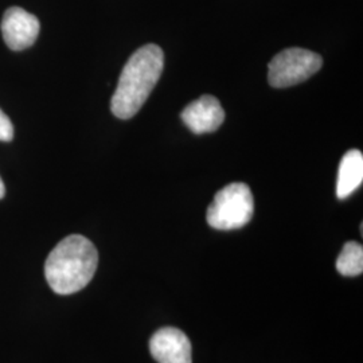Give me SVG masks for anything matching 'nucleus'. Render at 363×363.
<instances>
[{
    "instance_id": "f257e3e1",
    "label": "nucleus",
    "mask_w": 363,
    "mask_h": 363,
    "mask_svg": "<svg viewBox=\"0 0 363 363\" xmlns=\"http://www.w3.org/2000/svg\"><path fill=\"white\" fill-rule=\"evenodd\" d=\"M164 67V54L157 45H145L130 55L111 100L112 113L127 120L135 116L155 88Z\"/></svg>"
},
{
    "instance_id": "f03ea898",
    "label": "nucleus",
    "mask_w": 363,
    "mask_h": 363,
    "mask_svg": "<svg viewBox=\"0 0 363 363\" xmlns=\"http://www.w3.org/2000/svg\"><path fill=\"white\" fill-rule=\"evenodd\" d=\"M97 265L96 247L86 237L72 234L50 252L45 264V276L55 294L72 295L91 283Z\"/></svg>"
},
{
    "instance_id": "7ed1b4c3",
    "label": "nucleus",
    "mask_w": 363,
    "mask_h": 363,
    "mask_svg": "<svg viewBox=\"0 0 363 363\" xmlns=\"http://www.w3.org/2000/svg\"><path fill=\"white\" fill-rule=\"evenodd\" d=\"M253 194L245 183H232L220 190L206 213L208 223L217 230H234L253 217Z\"/></svg>"
},
{
    "instance_id": "20e7f679",
    "label": "nucleus",
    "mask_w": 363,
    "mask_h": 363,
    "mask_svg": "<svg viewBox=\"0 0 363 363\" xmlns=\"http://www.w3.org/2000/svg\"><path fill=\"white\" fill-rule=\"evenodd\" d=\"M323 58L307 49L291 48L279 52L268 65V81L273 88H288L312 77L320 70Z\"/></svg>"
},
{
    "instance_id": "39448f33",
    "label": "nucleus",
    "mask_w": 363,
    "mask_h": 363,
    "mask_svg": "<svg viewBox=\"0 0 363 363\" xmlns=\"http://www.w3.org/2000/svg\"><path fill=\"white\" fill-rule=\"evenodd\" d=\"M38 18L21 7L9 9L1 21V34L6 45L15 52L33 46L38 38Z\"/></svg>"
},
{
    "instance_id": "423d86ee",
    "label": "nucleus",
    "mask_w": 363,
    "mask_h": 363,
    "mask_svg": "<svg viewBox=\"0 0 363 363\" xmlns=\"http://www.w3.org/2000/svg\"><path fill=\"white\" fill-rule=\"evenodd\" d=\"M150 350L156 362H193V349L190 339L183 331L174 327L157 330L150 340Z\"/></svg>"
},
{
    "instance_id": "0eeeda50",
    "label": "nucleus",
    "mask_w": 363,
    "mask_h": 363,
    "mask_svg": "<svg viewBox=\"0 0 363 363\" xmlns=\"http://www.w3.org/2000/svg\"><path fill=\"white\" fill-rule=\"evenodd\" d=\"M181 117L189 130L196 135H202L220 128L225 120V111L216 97L206 94L187 105Z\"/></svg>"
},
{
    "instance_id": "6e6552de",
    "label": "nucleus",
    "mask_w": 363,
    "mask_h": 363,
    "mask_svg": "<svg viewBox=\"0 0 363 363\" xmlns=\"http://www.w3.org/2000/svg\"><path fill=\"white\" fill-rule=\"evenodd\" d=\"M363 182V155L359 150H350L340 160L337 171V196L349 198Z\"/></svg>"
},
{
    "instance_id": "1a4fd4ad",
    "label": "nucleus",
    "mask_w": 363,
    "mask_h": 363,
    "mask_svg": "<svg viewBox=\"0 0 363 363\" xmlns=\"http://www.w3.org/2000/svg\"><path fill=\"white\" fill-rule=\"evenodd\" d=\"M337 271L342 276L354 277L363 272V247L355 241L345 244L337 259Z\"/></svg>"
},
{
    "instance_id": "9d476101",
    "label": "nucleus",
    "mask_w": 363,
    "mask_h": 363,
    "mask_svg": "<svg viewBox=\"0 0 363 363\" xmlns=\"http://www.w3.org/2000/svg\"><path fill=\"white\" fill-rule=\"evenodd\" d=\"M13 139V127L11 120L0 109V142H11Z\"/></svg>"
},
{
    "instance_id": "9b49d317",
    "label": "nucleus",
    "mask_w": 363,
    "mask_h": 363,
    "mask_svg": "<svg viewBox=\"0 0 363 363\" xmlns=\"http://www.w3.org/2000/svg\"><path fill=\"white\" fill-rule=\"evenodd\" d=\"M6 194V187H4V183L1 181V178H0V199L4 196Z\"/></svg>"
}]
</instances>
